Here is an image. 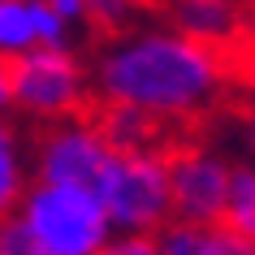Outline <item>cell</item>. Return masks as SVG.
Here are the masks:
<instances>
[{"instance_id": "obj_10", "label": "cell", "mask_w": 255, "mask_h": 255, "mask_svg": "<svg viewBox=\"0 0 255 255\" xmlns=\"http://www.w3.org/2000/svg\"><path fill=\"white\" fill-rule=\"evenodd\" d=\"M221 225L234 229L238 238L255 242V164H247V160L234 164V177H229V195H225Z\"/></svg>"}, {"instance_id": "obj_16", "label": "cell", "mask_w": 255, "mask_h": 255, "mask_svg": "<svg viewBox=\"0 0 255 255\" xmlns=\"http://www.w3.org/2000/svg\"><path fill=\"white\" fill-rule=\"evenodd\" d=\"M247 65V74L255 78V9H247V30H242V43H238V52H234Z\"/></svg>"}, {"instance_id": "obj_6", "label": "cell", "mask_w": 255, "mask_h": 255, "mask_svg": "<svg viewBox=\"0 0 255 255\" xmlns=\"http://www.w3.org/2000/svg\"><path fill=\"white\" fill-rule=\"evenodd\" d=\"M113 143L100 130L91 113L39 126L30 138V177L39 182H61V186H87L95 190L104 164L113 160Z\"/></svg>"}, {"instance_id": "obj_11", "label": "cell", "mask_w": 255, "mask_h": 255, "mask_svg": "<svg viewBox=\"0 0 255 255\" xmlns=\"http://www.w3.org/2000/svg\"><path fill=\"white\" fill-rule=\"evenodd\" d=\"M95 121H100V130L108 134V143L113 147H147V143H164L160 130L151 126L147 117H138V113H130V108H113V104H95L91 113Z\"/></svg>"}, {"instance_id": "obj_1", "label": "cell", "mask_w": 255, "mask_h": 255, "mask_svg": "<svg viewBox=\"0 0 255 255\" xmlns=\"http://www.w3.org/2000/svg\"><path fill=\"white\" fill-rule=\"evenodd\" d=\"M91 104L130 108L156 130L173 134L208 121L229 100L234 52L208 48L169 22H134L130 30L104 35L87 56Z\"/></svg>"}, {"instance_id": "obj_9", "label": "cell", "mask_w": 255, "mask_h": 255, "mask_svg": "<svg viewBox=\"0 0 255 255\" xmlns=\"http://www.w3.org/2000/svg\"><path fill=\"white\" fill-rule=\"evenodd\" d=\"M30 186V134L13 113H0V221L13 216L22 190Z\"/></svg>"}, {"instance_id": "obj_19", "label": "cell", "mask_w": 255, "mask_h": 255, "mask_svg": "<svg viewBox=\"0 0 255 255\" xmlns=\"http://www.w3.org/2000/svg\"><path fill=\"white\" fill-rule=\"evenodd\" d=\"M0 255H9V251H0Z\"/></svg>"}, {"instance_id": "obj_12", "label": "cell", "mask_w": 255, "mask_h": 255, "mask_svg": "<svg viewBox=\"0 0 255 255\" xmlns=\"http://www.w3.org/2000/svg\"><path fill=\"white\" fill-rule=\"evenodd\" d=\"M30 48H39L30 0H0V61H13Z\"/></svg>"}, {"instance_id": "obj_2", "label": "cell", "mask_w": 255, "mask_h": 255, "mask_svg": "<svg viewBox=\"0 0 255 255\" xmlns=\"http://www.w3.org/2000/svg\"><path fill=\"white\" fill-rule=\"evenodd\" d=\"M13 216L22 221L35 255H100L113 238L100 195L87 186H61L30 177Z\"/></svg>"}, {"instance_id": "obj_3", "label": "cell", "mask_w": 255, "mask_h": 255, "mask_svg": "<svg viewBox=\"0 0 255 255\" xmlns=\"http://www.w3.org/2000/svg\"><path fill=\"white\" fill-rule=\"evenodd\" d=\"M91 108V74L78 43L30 48L9 61V113L22 126H52Z\"/></svg>"}, {"instance_id": "obj_14", "label": "cell", "mask_w": 255, "mask_h": 255, "mask_svg": "<svg viewBox=\"0 0 255 255\" xmlns=\"http://www.w3.org/2000/svg\"><path fill=\"white\" fill-rule=\"evenodd\" d=\"M100 255H160V251H156V234H113Z\"/></svg>"}, {"instance_id": "obj_7", "label": "cell", "mask_w": 255, "mask_h": 255, "mask_svg": "<svg viewBox=\"0 0 255 255\" xmlns=\"http://www.w3.org/2000/svg\"><path fill=\"white\" fill-rule=\"evenodd\" d=\"M160 22H169L173 30L221 52H238L242 30H247V9L238 0H160Z\"/></svg>"}, {"instance_id": "obj_17", "label": "cell", "mask_w": 255, "mask_h": 255, "mask_svg": "<svg viewBox=\"0 0 255 255\" xmlns=\"http://www.w3.org/2000/svg\"><path fill=\"white\" fill-rule=\"evenodd\" d=\"M0 113H9V61H0Z\"/></svg>"}, {"instance_id": "obj_4", "label": "cell", "mask_w": 255, "mask_h": 255, "mask_svg": "<svg viewBox=\"0 0 255 255\" xmlns=\"http://www.w3.org/2000/svg\"><path fill=\"white\" fill-rule=\"evenodd\" d=\"M95 195L113 221V234H160L173 221L164 143L117 147L95 182Z\"/></svg>"}, {"instance_id": "obj_8", "label": "cell", "mask_w": 255, "mask_h": 255, "mask_svg": "<svg viewBox=\"0 0 255 255\" xmlns=\"http://www.w3.org/2000/svg\"><path fill=\"white\" fill-rule=\"evenodd\" d=\"M156 251L160 255H255V242L238 238L225 225H186V221H169L156 234Z\"/></svg>"}, {"instance_id": "obj_5", "label": "cell", "mask_w": 255, "mask_h": 255, "mask_svg": "<svg viewBox=\"0 0 255 255\" xmlns=\"http://www.w3.org/2000/svg\"><path fill=\"white\" fill-rule=\"evenodd\" d=\"M164 164H169V208L173 221L186 225H221L234 177V156L208 138H177L164 143Z\"/></svg>"}, {"instance_id": "obj_18", "label": "cell", "mask_w": 255, "mask_h": 255, "mask_svg": "<svg viewBox=\"0 0 255 255\" xmlns=\"http://www.w3.org/2000/svg\"><path fill=\"white\" fill-rule=\"evenodd\" d=\"M238 4H242V9H255V0H238Z\"/></svg>"}, {"instance_id": "obj_13", "label": "cell", "mask_w": 255, "mask_h": 255, "mask_svg": "<svg viewBox=\"0 0 255 255\" xmlns=\"http://www.w3.org/2000/svg\"><path fill=\"white\" fill-rule=\"evenodd\" d=\"M147 0H82V22L95 35H117L130 30L134 22H143Z\"/></svg>"}, {"instance_id": "obj_15", "label": "cell", "mask_w": 255, "mask_h": 255, "mask_svg": "<svg viewBox=\"0 0 255 255\" xmlns=\"http://www.w3.org/2000/svg\"><path fill=\"white\" fill-rule=\"evenodd\" d=\"M238 143H242V160L255 164V95L242 104V117H238Z\"/></svg>"}]
</instances>
